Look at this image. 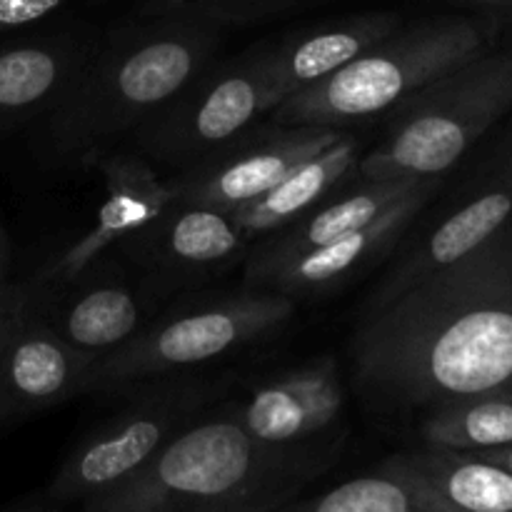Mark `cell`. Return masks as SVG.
Segmentation results:
<instances>
[{
    "label": "cell",
    "mask_w": 512,
    "mask_h": 512,
    "mask_svg": "<svg viewBox=\"0 0 512 512\" xmlns=\"http://www.w3.org/2000/svg\"><path fill=\"white\" fill-rule=\"evenodd\" d=\"M68 0H0V35L18 33L43 23Z\"/></svg>",
    "instance_id": "obj_25"
},
{
    "label": "cell",
    "mask_w": 512,
    "mask_h": 512,
    "mask_svg": "<svg viewBox=\"0 0 512 512\" xmlns=\"http://www.w3.org/2000/svg\"><path fill=\"white\" fill-rule=\"evenodd\" d=\"M473 3H488V5H495V3H510V0H473Z\"/></svg>",
    "instance_id": "obj_30"
},
{
    "label": "cell",
    "mask_w": 512,
    "mask_h": 512,
    "mask_svg": "<svg viewBox=\"0 0 512 512\" xmlns=\"http://www.w3.org/2000/svg\"><path fill=\"white\" fill-rule=\"evenodd\" d=\"M353 383L378 415L512 388V223L458 263L365 310Z\"/></svg>",
    "instance_id": "obj_1"
},
{
    "label": "cell",
    "mask_w": 512,
    "mask_h": 512,
    "mask_svg": "<svg viewBox=\"0 0 512 512\" xmlns=\"http://www.w3.org/2000/svg\"><path fill=\"white\" fill-rule=\"evenodd\" d=\"M510 223L512 158H505L478 173V178L470 180L418 230L410 225L398 243V258H393V265L373 290L365 310L380 308L410 285L458 263Z\"/></svg>",
    "instance_id": "obj_10"
},
{
    "label": "cell",
    "mask_w": 512,
    "mask_h": 512,
    "mask_svg": "<svg viewBox=\"0 0 512 512\" xmlns=\"http://www.w3.org/2000/svg\"><path fill=\"white\" fill-rule=\"evenodd\" d=\"M8 265H10V243L3 223H0V285L8 283Z\"/></svg>",
    "instance_id": "obj_28"
},
{
    "label": "cell",
    "mask_w": 512,
    "mask_h": 512,
    "mask_svg": "<svg viewBox=\"0 0 512 512\" xmlns=\"http://www.w3.org/2000/svg\"><path fill=\"white\" fill-rule=\"evenodd\" d=\"M330 463L258 443L228 400L190 420L123 485L85 500L83 512H273Z\"/></svg>",
    "instance_id": "obj_3"
},
{
    "label": "cell",
    "mask_w": 512,
    "mask_h": 512,
    "mask_svg": "<svg viewBox=\"0 0 512 512\" xmlns=\"http://www.w3.org/2000/svg\"><path fill=\"white\" fill-rule=\"evenodd\" d=\"M345 400L338 360L320 355L263 380L248 398L233 400V408L258 443L335 460L345 435Z\"/></svg>",
    "instance_id": "obj_11"
},
{
    "label": "cell",
    "mask_w": 512,
    "mask_h": 512,
    "mask_svg": "<svg viewBox=\"0 0 512 512\" xmlns=\"http://www.w3.org/2000/svg\"><path fill=\"white\" fill-rule=\"evenodd\" d=\"M218 40L215 25L168 10H150L105 35L45 113L50 158L93 165L208 68Z\"/></svg>",
    "instance_id": "obj_2"
},
{
    "label": "cell",
    "mask_w": 512,
    "mask_h": 512,
    "mask_svg": "<svg viewBox=\"0 0 512 512\" xmlns=\"http://www.w3.org/2000/svg\"><path fill=\"white\" fill-rule=\"evenodd\" d=\"M278 105L268 75L265 45L240 58L200 70L168 105L133 133L150 163L183 170L243 133Z\"/></svg>",
    "instance_id": "obj_8"
},
{
    "label": "cell",
    "mask_w": 512,
    "mask_h": 512,
    "mask_svg": "<svg viewBox=\"0 0 512 512\" xmlns=\"http://www.w3.org/2000/svg\"><path fill=\"white\" fill-rule=\"evenodd\" d=\"M53 505H58V503H53V500H50V503H45V505H30V508H23L18 512H58Z\"/></svg>",
    "instance_id": "obj_29"
},
{
    "label": "cell",
    "mask_w": 512,
    "mask_h": 512,
    "mask_svg": "<svg viewBox=\"0 0 512 512\" xmlns=\"http://www.w3.org/2000/svg\"><path fill=\"white\" fill-rule=\"evenodd\" d=\"M440 185H443V178H425L418 188L390 205L380 218L343 238L303 250L290 258L273 260V263H245V288L275 290L290 298L340 288L355 275L368 273L385 255L398 248L410 225L438 195Z\"/></svg>",
    "instance_id": "obj_14"
},
{
    "label": "cell",
    "mask_w": 512,
    "mask_h": 512,
    "mask_svg": "<svg viewBox=\"0 0 512 512\" xmlns=\"http://www.w3.org/2000/svg\"><path fill=\"white\" fill-rule=\"evenodd\" d=\"M248 243L228 210L173 200L153 223L120 243L115 253L168 293L180 283H193L233 265Z\"/></svg>",
    "instance_id": "obj_15"
},
{
    "label": "cell",
    "mask_w": 512,
    "mask_h": 512,
    "mask_svg": "<svg viewBox=\"0 0 512 512\" xmlns=\"http://www.w3.org/2000/svg\"><path fill=\"white\" fill-rule=\"evenodd\" d=\"M425 178H395V180H353L348 188L335 190L330 198L315 205L310 213L295 220L288 228L260 238L255 250H250L248 263H273L290 258L303 250L318 248L335 238L365 228L385 213L390 205L418 188Z\"/></svg>",
    "instance_id": "obj_21"
},
{
    "label": "cell",
    "mask_w": 512,
    "mask_h": 512,
    "mask_svg": "<svg viewBox=\"0 0 512 512\" xmlns=\"http://www.w3.org/2000/svg\"><path fill=\"white\" fill-rule=\"evenodd\" d=\"M293 315L295 298L275 290L245 288L190 300L155 315L128 345L95 358L83 395L118 393L143 380L188 373L278 333Z\"/></svg>",
    "instance_id": "obj_6"
},
{
    "label": "cell",
    "mask_w": 512,
    "mask_h": 512,
    "mask_svg": "<svg viewBox=\"0 0 512 512\" xmlns=\"http://www.w3.org/2000/svg\"><path fill=\"white\" fill-rule=\"evenodd\" d=\"M93 165L100 170L105 185V195L95 213L98 220L23 285L30 300H40L73 283L90 265L113 255L120 243L153 223L175 200L168 180L160 178L153 163L138 150L110 148L100 153Z\"/></svg>",
    "instance_id": "obj_12"
},
{
    "label": "cell",
    "mask_w": 512,
    "mask_h": 512,
    "mask_svg": "<svg viewBox=\"0 0 512 512\" xmlns=\"http://www.w3.org/2000/svg\"><path fill=\"white\" fill-rule=\"evenodd\" d=\"M273 512H440L400 475L378 465L375 473L348 480L318 498L290 500Z\"/></svg>",
    "instance_id": "obj_23"
},
{
    "label": "cell",
    "mask_w": 512,
    "mask_h": 512,
    "mask_svg": "<svg viewBox=\"0 0 512 512\" xmlns=\"http://www.w3.org/2000/svg\"><path fill=\"white\" fill-rule=\"evenodd\" d=\"M478 55H483V33L468 20L400 25L338 73L275 105L268 118L280 125L350 128L388 115L420 88Z\"/></svg>",
    "instance_id": "obj_4"
},
{
    "label": "cell",
    "mask_w": 512,
    "mask_h": 512,
    "mask_svg": "<svg viewBox=\"0 0 512 512\" xmlns=\"http://www.w3.org/2000/svg\"><path fill=\"white\" fill-rule=\"evenodd\" d=\"M93 363L95 355L73 348L25 303L0 348V423L80 398Z\"/></svg>",
    "instance_id": "obj_16"
},
{
    "label": "cell",
    "mask_w": 512,
    "mask_h": 512,
    "mask_svg": "<svg viewBox=\"0 0 512 512\" xmlns=\"http://www.w3.org/2000/svg\"><path fill=\"white\" fill-rule=\"evenodd\" d=\"M403 25V15L393 10H368L328 23L310 25L288 35L280 43L265 45L268 75L278 103L308 85L320 83L328 75L358 58L370 45L388 38Z\"/></svg>",
    "instance_id": "obj_17"
},
{
    "label": "cell",
    "mask_w": 512,
    "mask_h": 512,
    "mask_svg": "<svg viewBox=\"0 0 512 512\" xmlns=\"http://www.w3.org/2000/svg\"><path fill=\"white\" fill-rule=\"evenodd\" d=\"M305 3L310 0H155L150 10L183 13L223 28V25H248L275 18Z\"/></svg>",
    "instance_id": "obj_24"
},
{
    "label": "cell",
    "mask_w": 512,
    "mask_h": 512,
    "mask_svg": "<svg viewBox=\"0 0 512 512\" xmlns=\"http://www.w3.org/2000/svg\"><path fill=\"white\" fill-rule=\"evenodd\" d=\"M480 460H488V463L498 465V468L508 470L512 473V445H505V448H495V450H483V453H470Z\"/></svg>",
    "instance_id": "obj_27"
},
{
    "label": "cell",
    "mask_w": 512,
    "mask_h": 512,
    "mask_svg": "<svg viewBox=\"0 0 512 512\" xmlns=\"http://www.w3.org/2000/svg\"><path fill=\"white\" fill-rule=\"evenodd\" d=\"M380 465L423 490L440 512H512V473L470 453L425 445Z\"/></svg>",
    "instance_id": "obj_20"
},
{
    "label": "cell",
    "mask_w": 512,
    "mask_h": 512,
    "mask_svg": "<svg viewBox=\"0 0 512 512\" xmlns=\"http://www.w3.org/2000/svg\"><path fill=\"white\" fill-rule=\"evenodd\" d=\"M348 128L328 125L253 123L168 180L175 200L233 213L248 200L268 193L298 165L318 155Z\"/></svg>",
    "instance_id": "obj_9"
},
{
    "label": "cell",
    "mask_w": 512,
    "mask_h": 512,
    "mask_svg": "<svg viewBox=\"0 0 512 512\" xmlns=\"http://www.w3.org/2000/svg\"><path fill=\"white\" fill-rule=\"evenodd\" d=\"M93 43L75 33L0 45V133L45 115L88 58Z\"/></svg>",
    "instance_id": "obj_18"
},
{
    "label": "cell",
    "mask_w": 512,
    "mask_h": 512,
    "mask_svg": "<svg viewBox=\"0 0 512 512\" xmlns=\"http://www.w3.org/2000/svg\"><path fill=\"white\" fill-rule=\"evenodd\" d=\"M420 438L428 448L483 453L512 445V388L465 395L425 410Z\"/></svg>",
    "instance_id": "obj_22"
},
{
    "label": "cell",
    "mask_w": 512,
    "mask_h": 512,
    "mask_svg": "<svg viewBox=\"0 0 512 512\" xmlns=\"http://www.w3.org/2000/svg\"><path fill=\"white\" fill-rule=\"evenodd\" d=\"M365 153L363 138L353 130H345L335 143L320 150L310 160L280 180L275 188L233 210L235 223L248 240L268 238L288 228L295 220L323 203L325 198L348 185L358 175L360 158Z\"/></svg>",
    "instance_id": "obj_19"
},
{
    "label": "cell",
    "mask_w": 512,
    "mask_h": 512,
    "mask_svg": "<svg viewBox=\"0 0 512 512\" xmlns=\"http://www.w3.org/2000/svg\"><path fill=\"white\" fill-rule=\"evenodd\" d=\"M125 403L90 430L55 473L53 503H85L133 478L170 438L218 400L220 385L188 373L143 380L118 390Z\"/></svg>",
    "instance_id": "obj_7"
},
{
    "label": "cell",
    "mask_w": 512,
    "mask_h": 512,
    "mask_svg": "<svg viewBox=\"0 0 512 512\" xmlns=\"http://www.w3.org/2000/svg\"><path fill=\"white\" fill-rule=\"evenodd\" d=\"M135 275L115 253L105 255L65 288L28 303L73 348L100 358L128 345L158 315L165 293L148 275Z\"/></svg>",
    "instance_id": "obj_13"
},
{
    "label": "cell",
    "mask_w": 512,
    "mask_h": 512,
    "mask_svg": "<svg viewBox=\"0 0 512 512\" xmlns=\"http://www.w3.org/2000/svg\"><path fill=\"white\" fill-rule=\"evenodd\" d=\"M510 110L512 55H478L390 110L383 140L365 150L355 178H445Z\"/></svg>",
    "instance_id": "obj_5"
},
{
    "label": "cell",
    "mask_w": 512,
    "mask_h": 512,
    "mask_svg": "<svg viewBox=\"0 0 512 512\" xmlns=\"http://www.w3.org/2000/svg\"><path fill=\"white\" fill-rule=\"evenodd\" d=\"M25 303H28V298H25L23 285H13V283L0 285V348L5 345L8 335L13 333Z\"/></svg>",
    "instance_id": "obj_26"
}]
</instances>
